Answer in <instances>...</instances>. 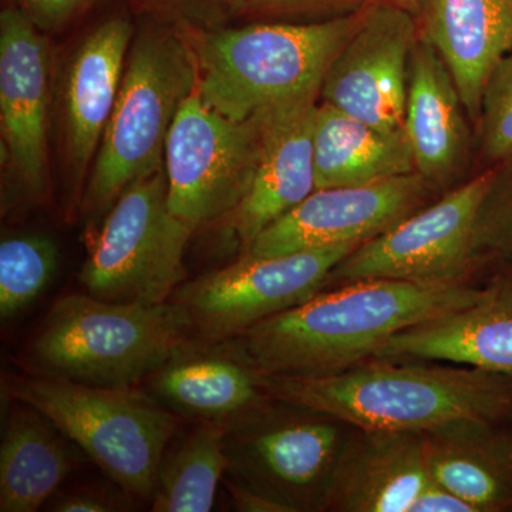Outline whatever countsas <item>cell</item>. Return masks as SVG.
I'll return each mask as SVG.
<instances>
[{"instance_id": "cell-1", "label": "cell", "mask_w": 512, "mask_h": 512, "mask_svg": "<svg viewBox=\"0 0 512 512\" xmlns=\"http://www.w3.org/2000/svg\"><path fill=\"white\" fill-rule=\"evenodd\" d=\"M481 292L468 282H350L221 345L262 375H333L373 359L397 333L471 305Z\"/></svg>"}, {"instance_id": "cell-2", "label": "cell", "mask_w": 512, "mask_h": 512, "mask_svg": "<svg viewBox=\"0 0 512 512\" xmlns=\"http://www.w3.org/2000/svg\"><path fill=\"white\" fill-rule=\"evenodd\" d=\"M258 379L275 403L357 429L429 433L457 421L512 419V377L454 363L373 357L333 375Z\"/></svg>"}, {"instance_id": "cell-3", "label": "cell", "mask_w": 512, "mask_h": 512, "mask_svg": "<svg viewBox=\"0 0 512 512\" xmlns=\"http://www.w3.org/2000/svg\"><path fill=\"white\" fill-rule=\"evenodd\" d=\"M363 12L204 33L194 49L197 93L212 110L237 121L319 97L330 64L359 28Z\"/></svg>"}, {"instance_id": "cell-4", "label": "cell", "mask_w": 512, "mask_h": 512, "mask_svg": "<svg viewBox=\"0 0 512 512\" xmlns=\"http://www.w3.org/2000/svg\"><path fill=\"white\" fill-rule=\"evenodd\" d=\"M192 328L178 303L138 305L72 293L50 309L26 348L36 375L101 387L150 379L185 345Z\"/></svg>"}, {"instance_id": "cell-5", "label": "cell", "mask_w": 512, "mask_h": 512, "mask_svg": "<svg viewBox=\"0 0 512 512\" xmlns=\"http://www.w3.org/2000/svg\"><path fill=\"white\" fill-rule=\"evenodd\" d=\"M3 399L30 404L131 498L151 500L177 431L173 410L133 387H101L30 373L5 375Z\"/></svg>"}, {"instance_id": "cell-6", "label": "cell", "mask_w": 512, "mask_h": 512, "mask_svg": "<svg viewBox=\"0 0 512 512\" xmlns=\"http://www.w3.org/2000/svg\"><path fill=\"white\" fill-rule=\"evenodd\" d=\"M197 82L194 50L173 32L148 29L134 40L90 170L84 214H106L128 185L163 167L171 126Z\"/></svg>"}, {"instance_id": "cell-7", "label": "cell", "mask_w": 512, "mask_h": 512, "mask_svg": "<svg viewBox=\"0 0 512 512\" xmlns=\"http://www.w3.org/2000/svg\"><path fill=\"white\" fill-rule=\"evenodd\" d=\"M194 232L171 211L163 165L128 185L111 205L80 271V284L103 301H171L187 278L185 248Z\"/></svg>"}, {"instance_id": "cell-8", "label": "cell", "mask_w": 512, "mask_h": 512, "mask_svg": "<svg viewBox=\"0 0 512 512\" xmlns=\"http://www.w3.org/2000/svg\"><path fill=\"white\" fill-rule=\"evenodd\" d=\"M266 120L268 111L244 121L228 119L208 107L197 89L181 103L165 144L164 170L171 211L195 231L224 220L248 194Z\"/></svg>"}, {"instance_id": "cell-9", "label": "cell", "mask_w": 512, "mask_h": 512, "mask_svg": "<svg viewBox=\"0 0 512 512\" xmlns=\"http://www.w3.org/2000/svg\"><path fill=\"white\" fill-rule=\"evenodd\" d=\"M359 245L241 255L234 264L185 281L171 301L187 313L195 340L225 343L323 291L336 265Z\"/></svg>"}, {"instance_id": "cell-10", "label": "cell", "mask_w": 512, "mask_h": 512, "mask_svg": "<svg viewBox=\"0 0 512 512\" xmlns=\"http://www.w3.org/2000/svg\"><path fill=\"white\" fill-rule=\"evenodd\" d=\"M493 175L491 165L439 201L363 242L336 265L326 288L365 279L467 282L480 264L474 242L477 214Z\"/></svg>"}, {"instance_id": "cell-11", "label": "cell", "mask_w": 512, "mask_h": 512, "mask_svg": "<svg viewBox=\"0 0 512 512\" xmlns=\"http://www.w3.org/2000/svg\"><path fill=\"white\" fill-rule=\"evenodd\" d=\"M293 409L295 413H279L268 406L228 429L225 477L275 497L292 512L322 511L330 476L348 436L345 423Z\"/></svg>"}, {"instance_id": "cell-12", "label": "cell", "mask_w": 512, "mask_h": 512, "mask_svg": "<svg viewBox=\"0 0 512 512\" xmlns=\"http://www.w3.org/2000/svg\"><path fill=\"white\" fill-rule=\"evenodd\" d=\"M419 36L416 16L389 0H373L330 64L323 101L380 130H404L410 60Z\"/></svg>"}, {"instance_id": "cell-13", "label": "cell", "mask_w": 512, "mask_h": 512, "mask_svg": "<svg viewBox=\"0 0 512 512\" xmlns=\"http://www.w3.org/2000/svg\"><path fill=\"white\" fill-rule=\"evenodd\" d=\"M436 191L419 173L360 187L315 190L264 229L241 255L278 256L363 244L429 205Z\"/></svg>"}, {"instance_id": "cell-14", "label": "cell", "mask_w": 512, "mask_h": 512, "mask_svg": "<svg viewBox=\"0 0 512 512\" xmlns=\"http://www.w3.org/2000/svg\"><path fill=\"white\" fill-rule=\"evenodd\" d=\"M49 103V47L32 20L9 6L0 13V121L15 187L3 212L46 197Z\"/></svg>"}, {"instance_id": "cell-15", "label": "cell", "mask_w": 512, "mask_h": 512, "mask_svg": "<svg viewBox=\"0 0 512 512\" xmlns=\"http://www.w3.org/2000/svg\"><path fill=\"white\" fill-rule=\"evenodd\" d=\"M318 99L306 97L268 111L254 183L241 204L224 218L242 251L316 190L313 134Z\"/></svg>"}, {"instance_id": "cell-16", "label": "cell", "mask_w": 512, "mask_h": 512, "mask_svg": "<svg viewBox=\"0 0 512 512\" xmlns=\"http://www.w3.org/2000/svg\"><path fill=\"white\" fill-rule=\"evenodd\" d=\"M375 357L454 363L512 377V268L494 276L476 302L397 333Z\"/></svg>"}, {"instance_id": "cell-17", "label": "cell", "mask_w": 512, "mask_h": 512, "mask_svg": "<svg viewBox=\"0 0 512 512\" xmlns=\"http://www.w3.org/2000/svg\"><path fill=\"white\" fill-rule=\"evenodd\" d=\"M427 478L424 433L355 427L340 448L322 511L409 512Z\"/></svg>"}, {"instance_id": "cell-18", "label": "cell", "mask_w": 512, "mask_h": 512, "mask_svg": "<svg viewBox=\"0 0 512 512\" xmlns=\"http://www.w3.org/2000/svg\"><path fill=\"white\" fill-rule=\"evenodd\" d=\"M131 40L130 20L111 18L84 37L67 64L62 97L64 150L77 188L92 170L113 113Z\"/></svg>"}, {"instance_id": "cell-19", "label": "cell", "mask_w": 512, "mask_h": 512, "mask_svg": "<svg viewBox=\"0 0 512 512\" xmlns=\"http://www.w3.org/2000/svg\"><path fill=\"white\" fill-rule=\"evenodd\" d=\"M147 382L153 396L174 413L227 430L274 403L258 372L221 343H188Z\"/></svg>"}, {"instance_id": "cell-20", "label": "cell", "mask_w": 512, "mask_h": 512, "mask_svg": "<svg viewBox=\"0 0 512 512\" xmlns=\"http://www.w3.org/2000/svg\"><path fill=\"white\" fill-rule=\"evenodd\" d=\"M468 116L439 52L419 36L410 60L404 130L416 171L437 190L450 187L470 158Z\"/></svg>"}, {"instance_id": "cell-21", "label": "cell", "mask_w": 512, "mask_h": 512, "mask_svg": "<svg viewBox=\"0 0 512 512\" xmlns=\"http://www.w3.org/2000/svg\"><path fill=\"white\" fill-rule=\"evenodd\" d=\"M420 36L439 52L468 119L478 124L495 66L512 52V0H424Z\"/></svg>"}, {"instance_id": "cell-22", "label": "cell", "mask_w": 512, "mask_h": 512, "mask_svg": "<svg viewBox=\"0 0 512 512\" xmlns=\"http://www.w3.org/2000/svg\"><path fill=\"white\" fill-rule=\"evenodd\" d=\"M501 424L457 421L424 433L427 474L476 512L512 511V430Z\"/></svg>"}, {"instance_id": "cell-23", "label": "cell", "mask_w": 512, "mask_h": 512, "mask_svg": "<svg viewBox=\"0 0 512 512\" xmlns=\"http://www.w3.org/2000/svg\"><path fill=\"white\" fill-rule=\"evenodd\" d=\"M3 402L0 511L35 512L59 493L74 457L66 436L45 414L22 400Z\"/></svg>"}, {"instance_id": "cell-24", "label": "cell", "mask_w": 512, "mask_h": 512, "mask_svg": "<svg viewBox=\"0 0 512 512\" xmlns=\"http://www.w3.org/2000/svg\"><path fill=\"white\" fill-rule=\"evenodd\" d=\"M316 190L417 173L406 130L384 131L323 101L313 134Z\"/></svg>"}, {"instance_id": "cell-25", "label": "cell", "mask_w": 512, "mask_h": 512, "mask_svg": "<svg viewBox=\"0 0 512 512\" xmlns=\"http://www.w3.org/2000/svg\"><path fill=\"white\" fill-rule=\"evenodd\" d=\"M227 429L198 421L173 448L168 446L154 491V512H208L214 508L218 485L228 468Z\"/></svg>"}, {"instance_id": "cell-26", "label": "cell", "mask_w": 512, "mask_h": 512, "mask_svg": "<svg viewBox=\"0 0 512 512\" xmlns=\"http://www.w3.org/2000/svg\"><path fill=\"white\" fill-rule=\"evenodd\" d=\"M59 265V248L43 234H16L0 242V318L10 320L45 292Z\"/></svg>"}, {"instance_id": "cell-27", "label": "cell", "mask_w": 512, "mask_h": 512, "mask_svg": "<svg viewBox=\"0 0 512 512\" xmlns=\"http://www.w3.org/2000/svg\"><path fill=\"white\" fill-rule=\"evenodd\" d=\"M476 255L512 265V157L494 165L476 221Z\"/></svg>"}, {"instance_id": "cell-28", "label": "cell", "mask_w": 512, "mask_h": 512, "mask_svg": "<svg viewBox=\"0 0 512 512\" xmlns=\"http://www.w3.org/2000/svg\"><path fill=\"white\" fill-rule=\"evenodd\" d=\"M477 127L484 160L497 165L512 157V52L488 77Z\"/></svg>"}, {"instance_id": "cell-29", "label": "cell", "mask_w": 512, "mask_h": 512, "mask_svg": "<svg viewBox=\"0 0 512 512\" xmlns=\"http://www.w3.org/2000/svg\"><path fill=\"white\" fill-rule=\"evenodd\" d=\"M373 0H225L229 15L241 19L312 18L328 19L366 8Z\"/></svg>"}, {"instance_id": "cell-30", "label": "cell", "mask_w": 512, "mask_h": 512, "mask_svg": "<svg viewBox=\"0 0 512 512\" xmlns=\"http://www.w3.org/2000/svg\"><path fill=\"white\" fill-rule=\"evenodd\" d=\"M18 8L39 30H59L99 0H18Z\"/></svg>"}, {"instance_id": "cell-31", "label": "cell", "mask_w": 512, "mask_h": 512, "mask_svg": "<svg viewBox=\"0 0 512 512\" xmlns=\"http://www.w3.org/2000/svg\"><path fill=\"white\" fill-rule=\"evenodd\" d=\"M49 510L57 512L120 511L123 510V503H119L116 497L97 488L83 487L63 494L59 491L49 501Z\"/></svg>"}, {"instance_id": "cell-32", "label": "cell", "mask_w": 512, "mask_h": 512, "mask_svg": "<svg viewBox=\"0 0 512 512\" xmlns=\"http://www.w3.org/2000/svg\"><path fill=\"white\" fill-rule=\"evenodd\" d=\"M409 512H476L467 501L448 490L443 484L427 478Z\"/></svg>"}, {"instance_id": "cell-33", "label": "cell", "mask_w": 512, "mask_h": 512, "mask_svg": "<svg viewBox=\"0 0 512 512\" xmlns=\"http://www.w3.org/2000/svg\"><path fill=\"white\" fill-rule=\"evenodd\" d=\"M232 507L239 512H292L288 505L249 485L224 477Z\"/></svg>"}, {"instance_id": "cell-34", "label": "cell", "mask_w": 512, "mask_h": 512, "mask_svg": "<svg viewBox=\"0 0 512 512\" xmlns=\"http://www.w3.org/2000/svg\"><path fill=\"white\" fill-rule=\"evenodd\" d=\"M389 2L419 18L424 0H389Z\"/></svg>"}]
</instances>
